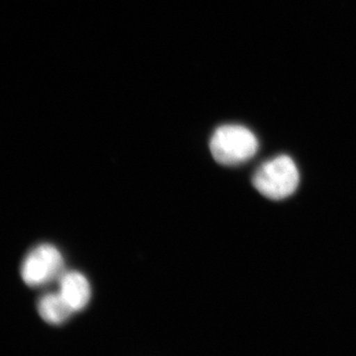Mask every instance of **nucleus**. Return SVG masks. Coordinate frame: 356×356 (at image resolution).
<instances>
[{
	"instance_id": "nucleus-1",
	"label": "nucleus",
	"mask_w": 356,
	"mask_h": 356,
	"mask_svg": "<svg viewBox=\"0 0 356 356\" xmlns=\"http://www.w3.org/2000/svg\"><path fill=\"white\" fill-rule=\"evenodd\" d=\"M209 147L218 163L232 166L242 165L254 158L259 143L250 129L238 124H227L214 131Z\"/></svg>"
},
{
	"instance_id": "nucleus-2",
	"label": "nucleus",
	"mask_w": 356,
	"mask_h": 356,
	"mask_svg": "<svg viewBox=\"0 0 356 356\" xmlns=\"http://www.w3.org/2000/svg\"><path fill=\"white\" fill-rule=\"evenodd\" d=\"M299 170L290 156H276L259 166L252 178V185L261 195L271 200H282L298 188Z\"/></svg>"
},
{
	"instance_id": "nucleus-3",
	"label": "nucleus",
	"mask_w": 356,
	"mask_h": 356,
	"mask_svg": "<svg viewBox=\"0 0 356 356\" xmlns=\"http://www.w3.org/2000/svg\"><path fill=\"white\" fill-rule=\"evenodd\" d=\"M65 273V261L57 248L43 243L33 248L21 266V277L30 287H41L60 280Z\"/></svg>"
},
{
	"instance_id": "nucleus-4",
	"label": "nucleus",
	"mask_w": 356,
	"mask_h": 356,
	"mask_svg": "<svg viewBox=\"0 0 356 356\" xmlns=\"http://www.w3.org/2000/svg\"><path fill=\"white\" fill-rule=\"evenodd\" d=\"M58 281L60 295L72 311L83 310L88 305L91 297V288L86 276L76 271H72L63 274Z\"/></svg>"
},
{
	"instance_id": "nucleus-5",
	"label": "nucleus",
	"mask_w": 356,
	"mask_h": 356,
	"mask_svg": "<svg viewBox=\"0 0 356 356\" xmlns=\"http://www.w3.org/2000/svg\"><path fill=\"white\" fill-rule=\"evenodd\" d=\"M38 312L44 322L54 325L64 324L74 313L60 292L44 295L39 300Z\"/></svg>"
}]
</instances>
